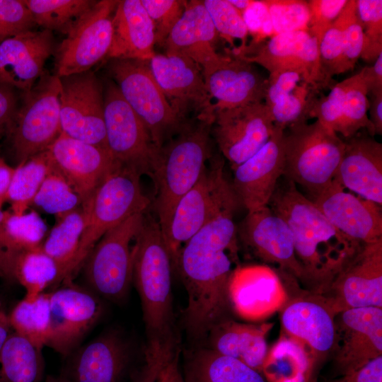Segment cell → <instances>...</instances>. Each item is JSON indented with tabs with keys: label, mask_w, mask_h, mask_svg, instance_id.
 Listing matches in <instances>:
<instances>
[{
	"label": "cell",
	"mask_w": 382,
	"mask_h": 382,
	"mask_svg": "<svg viewBox=\"0 0 382 382\" xmlns=\"http://www.w3.org/2000/svg\"><path fill=\"white\" fill-rule=\"evenodd\" d=\"M235 214L219 216L182 247L176 272L187 294L183 321L188 335L204 340L217 323L228 319L231 310L228 286L239 267Z\"/></svg>",
	"instance_id": "cell-1"
},
{
	"label": "cell",
	"mask_w": 382,
	"mask_h": 382,
	"mask_svg": "<svg viewBox=\"0 0 382 382\" xmlns=\"http://www.w3.org/2000/svg\"><path fill=\"white\" fill-rule=\"evenodd\" d=\"M278 183L269 207L289 226L303 280L324 293L361 244L341 233L291 181Z\"/></svg>",
	"instance_id": "cell-2"
},
{
	"label": "cell",
	"mask_w": 382,
	"mask_h": 382,
	"mask_svg": "<svg viewBox=\"0 0 382 382\" xmlns=\"http://www.w3.org/2000/svg\"><path fill=\"white\" fill-rule=\"evenodd\" d=\"M173 271L158 221L144 215L132 246V284L141 301L146 350L173 353L180 349L173 306Z\"/></svg>",
	"instance_id": "cell-3"
},
{
	"label": "cell",
	"mask_w": 382,
	"mask_h": 382,
	"mask_svg": "<svg viewBox=\"0 0 382 382\" xmlns=\"http://www.w3.org/2000/svg\"><path fill=\"white\" fill-rule=\"evenodd\" d=\"M198 121L194 125L185 124L158 148L152 164L154 205L165 243L178 203L198 181L212 156V124Z\"/></svg>",
	"instance_id": "cell-4"
},
{
	"label": "cell",
	"mask_w": 382,
	"mask_h": 382,
	"mask_svg": "<svg viewBox=\"0 0 382 382\" xmlns=\"http://www.w3.org/2000/svg\"><path fill=\"white\" fill-rule=\"evenodd\" d=\"M141 175L117 164L82 207L86 226L71 267L69 280L78 272L96 243L108 231L129 216L145 213L151 204L141 186Z\"/></svg>",
	"instance_id": "cell-5"
},
{
	"label": "cell",
	"mask_w": 382,
	"mask_h": 382,
	"mask_svg": "<svg viewBox=\"0 0 382 382\" xmlns=\"http://www.w3.org/2000/svg\"><path fill=\"white\" fill-rule=\"evenodd\" d=\"M283 177L317 196L334 180L345 144L318 120L292 125L284 129Z\"/></svg>",
	"instance_id": "cell-6"
},
{
	"label": "cell",
	"mask_w": 382,
	"mask_h": 382,
	"mask_svg": "<svg viewBox=\"0 0 382 382\" xmlns=\"http://www.w3.org/2000/svg\"><path fill=\"white\" fill-rule=\"evenodd\" d=\"M210 162L173 212L166 245L175 272L185 243L209 223L222 215L235 214L241 206L226 177L224 160L218 157Z\"/></svg>",
	"instance_id": "cell-7"
},
{
	"label": "cell",
	"mask_w": 382,
	"mask_h": 382,
	"mask_svg": "<svg viewBox=\"0 0 382 382\" xmlns=\"http://www.w3.org/2000/svg\"><path fill=\"white\" fill-rule=\"evenodd\" d=\"M137 213L106 232L96 243L81 267L89 289L119 303L126 299L132 284V247L144 218Z\"/></svg>",
	"instance_id": "cell-8"
},
{
	"label": "cell",
	"mask_w": 382,
	"mask_h": 382,
	"mask_svg": "<svg viewBox=\"0 0 382 382\" xmlns=\"http://www.w3.org/2000/svg\"><path fill=\"white\" fill-rule=\"evenodd\" d=\"M61 82L56 75L42 74L25 92L11 123V144L17 166L47 149L61 134Z\"/></svg>",
	"instance_id": "cell-9"
},
{
	"label": "cell",
	"mask_w": 382,
	"mask_h": 382,
	"mask_svg": "<svg viewBox=\"0 0 382 382\" xmlns=\"http://www.w3.org/2000/svg\"><path fill=\"white\" fill-rule=\"evenodd\" d=\"M110 71L121 95L142 121L157 148L183 127V119L157 83L149 61L115 59Z\"/></svg>",
	"instance_id": "cell-10"
},
{
	"label": "cell",
	"mask_w": 382,
	"mask_h": 382,
	"mask_svg": "<svg viewBox=\"0 0 382 382\" xmlns=\"http://www.w3.org/2000/svg\"><path fill=\"white\" fill-rule=\"evenodd\" d=\"M117 3L96 1L65 33V38L56 50V76L60 78L88 71L108 55Z\"/></svg>",
	"instance_id": "cell-11"
},
{
	"label": "cell",
	"mask_w": 382,
	"mask_h": 382,
	"mask_svg": "<svg viewBox=\"0 0 382 382\" xmlns=\"http://www.w3.org/2000/svg\"><path fill=\"white\" fill-rule=\"evenodd\" d=\"M107 148L114 161L150 176L157 148L142 121L124 99L116 84L103 94Z\"/></svg>",
	"instance_id": "cell-12"
},
{
	"label": "cell",
	"mask_w": 382,
	"mask_h": 382,
	"mask_svg": "<svg viewBox=\"0 0 382 382\" xmlns=\"http://www.w3.org/2000/svg\"><path fill=\"white\" fill-rule=\"evenodd\" d=\"M59 79L61 132L108 150L103 94L96 76L88 71Z\"/></svg>",
	"instance_id": "cell-13"
},
{
	"label": "cell",
	"mask_w": 382,
	"mask_h": 382,
	"mask_svg": "<svg viewBox=\"0 0 382 382\" xmlns=\"http://www.w3.org/2000/svg\"><path fill=\"white\" fill-rule=\"evenodd\" d=\"M49 293L50 336L47 347L66 357L100 320L103 304L96 294L71 281Z\"/></svg>",
	"instance_id": "cell-14"
},
{
	"label": "cell",
	"mask_w": 382,
	"mask_h": 382,
	"mask_svg": "<svg viewBox=\"0 0 382 382\" xmlns=\"http://www.w3.org/2000/svg\"><path fill=\"white\" fill-rule=\"evenodd\" d=\"M274 129L270 110L261 102L216 109L211 132L221 154L234 170L268 141Z\"/></svg>",
	"instance_id": "cell-15"
},
{
	"label": "cell",
	"mask_w": 382,
	"mask_h": 382,
	"mask_svg": "<svg viewBox=\"0 0 382 382\" xmlns=\"http://www.w3.org/2000/svg\"><path fill=\"white\" fill-rule=\"evenodd\" d=\"M319 294L336 315L355 308H382V240L361 245Z\"/></svg>",
	"instance_id": "cell-16"
},
{
	"label": "cell",
	"mask_w": 382,
	"mask_h": 382,
	"mask_svg": "<svg viewBox=\"0 0 382 382\" xmlns=\"http://www.w3.org/2000/svg\"><path fill=\"white\" fill-rule=\"evenodd\" d=\"M334 365L340 376L352 374L382 356V308L347 309L335 318Z\"/></svg>",
	"instance_id": "cell-17"
},
{
	"label": "cell",
	"mask_w": 382,
	"mask_h": 382,
	"mask_svg": "<svg viewBox=\"0 0 382 382\" xmlns=\"http://www.w3.org/2000/svg\"><path fill=\"white\" fill-rule=\"evenodd\" d=\"M250 50V55L236 56L260 64L269 74L294 70L304 74L320 89L330 83L320 64L318 41L306 30L276 34L251 48L238 50L236 54Z\"/></svg>",
	"instance_id": "cell-18"
},
{
	"label": "cell",
	"mask_w": 382,
	"mask_h": 382,
	"mask_svg": "<svg viewBox=\"0 0 382 382\" xmlns=\"http://www.w3.org/2000/svg\"><path fill=\"white\" fill-rule=\"evenodd\" d=\"M149 66L166 98L181 118L184 119L189 109L195 110L198 120L212 125L216 109L199 65L183 56L155 54Z\"/></svg>",
	"instance_id": "cell-19"
},
{
	"label": "cell",
	"mask_w": 382,
	"mask_h": 382,
	"mask_svg": "<svg viewBox=\"0 0 382 382\" xmlns=\"http://www.w3.org/2000/svg\"><path fill=\"white\" fill-rule=\"evenodd\" d=\"M228 294L231 310L250 321L267 318L289 299L280 275L267 265L238 267L229 280Z\"/></svg>",
	"instance_id": "cell-20"
},
{
	"label": "cell",
	"mask_w": 382,
	"mask_h": 382,
	"mask_svg": "<svg viewBox=\"0 0 382 382\" xmlns=\"http://www.w3.org/2000/svg\"><path fill=\"white\" fill-rule=\"evenodd\" d=\"M284 129L274 127L268 141L233 170L231 182L240 205L248 212L269 206L285 167Z\"/></svg>",
	"instance_id": "cell-21"
},
{
	"label": "cell",
	"mask_w": 382,
	"mask_h": 382,
	"mask_svg": "<svg viewBox=\"0 0 382 382\" xmlns=\"http://www.w3.org/2000/svg\"><path fill=\"white\" fill-rule=\"evenodd\" d=\"M237 231L253 255L303 280L292 232L286 222L269 206L248 212Z\"/></svg>",
	"instance_id": "cell-22"
},
{
	"label": "cell",
	"mask_w": 382,
	"mask_h": 382,
	"mask_svg": "<svg viewBox=\"0 0 382 382\" xmlns=\"http://www.w3.org/2000/svg\"><path fill=\"white\" fill-rule=\"evenodd\" d=\"M281 311L284 332L308 348L318 369L334 352L336 314L325 298L316 293L289 299Z\"/></svg>",
	"instance_id": "cell-23"
},
{
	"label": "cell",
	"mask_w": 382,
	"mask_h": 382,
	"mask_svg": "<svg viewBox=\"0 0 382 382\" xmlns=\"http://www.w3.org/2000/svg\"><path fill=\"white\" fill-rule=\"evenodd\" d=\"M54 169L86 202L117 163L105 149L61 132L47 149Z\"/></svg>",
	"instance_id": "cell-24"
},
{
	"label": "cell",
	"mask_w": 382,
	"mask_h": 382,
	"mask_svg": "<svg viewBox=\"0 0 382 382\" xmlns=\"http://www.w3.org/2000/svg\"><path fill=\"white\" fill-rule=\"evenodd\" d=\"M311 200L347 238L361 245L382 240L381 207L346 192L335 178Z\"/></svg>",
	"instance_id": "cell-25"
},
{
	"label": "cell",
	"mask_w": 382,
	"mask_h": 382,
	"mask_svg": "<svg viewBox=\"0 0 382 382\" xmlns=\"http://www.w3.org/2000/svg\"><path fill=\"white\" fill-rule=\"evenodd\" d=\"M206 89L216 102L215 109H230L264 102L267 86L265 78L243 58L224 55L202 69Z\"/></svg>",
	"instance_id": "cell-26"
},
{
	"label": "cell",
	"mask_w": 382,
	"mask_h": 382,
	"mask_svg": "<svg viewBox=\"0 0 382 382\" xmlns=\"http://www.w3.org/2000/svg\"><path fill=\"white\" fill-rule=\"evenodd\" d=\"M54 50L53 34L48 30H30L5 40L0 43V82L29 91L43 74Z\"/></svg>",
	"instance_id": "cell-27"
},
{
	"label": "cell",
	"mask_w": 382,
	"mask_h": 382,
	"mask_svg": "<svg viewBox=\"0 0 382 382\" xmlns=\"http://www.w3.org/2000/svg\"><path fill=\"white\" fill-rule=\"evenodd\" d=\"M335 178L345 189L382 206V144L369 134L345 141Z\"/></svg>",
	"instance_id": "cell-28"
},
{
	"label": "cell",
	"mask_w": 382,
	"mask_h": 382,
	"mask_svg": "<svg viewBox=\"0 0 382 382\" xmlns=\"http://www.w3.org/2000/svg\"><path fill=\"white\" fill-rule=\"evenodd\" d=\"M131 349L117 330H109L78 349L66 376L72 382H120Z\"/></svg>",
	"instance_id": "cell-29"
},
{
	"label": "cell",
	"mask_w": 382,
	"mask_h": 382,
	"mask_svg": "<svg viewBox=\"0 0 382 382\" xmlns=\"http://www.w3.org/2000/svg\"><path fill=\"white\" fill-rule=\"evenodd\" d=\"M218 34L203 1H190L163 46L166 55L187 57L203 69L223 56L215 49Z\"/></svg>",
	"instance_id": "cell-30"
},
{
	"label": "cell",
	"mask_w": 382,
	"mask_h": 382,
	"mask_svg": "<svg viewBox=\"0 0 382 382\" xmlns=\"http://www.w3.org/2000/svg\"><path fill=\"white\" fill-rule=\"evenodd\" d=\"M319 89L298 71L269 74L264 103L274 127L285 129L292 125L307 122Z\"/></svg>",
	"instance_id": "cell-31"
},
{
	"label": "cell",
	"mask_w": 382,
	"mask_h": 382,
	"mask_svg": "<svg viewBox=\"0 0 382 382\" xmlns=\"http://www.w3.org/2000/svg\"><path fill=\"white\" fill-rule=\"evenodd\" d=\"M112 23V42L107 56L141 61L154 57V28L141 0L118 1Z\"/></svg>",
	"instance_id": "cell-32"
},
{
	"label": "cell",
	"mask_w": 382,
	"mask_h": 382,
	"mask_svg": "<svg viewBox=\"0 0 382 382\" xmlns=\"http://www.w3.org/2000/svg\"><path fill=\"white\" fill-rule=\"evenodd\" d=\"M273 323H241L226 319L215 325L205 339L212 350L244 363L261 374L267 353V335Z\"/></svg>",
	"instance_id": "cell-33"
},
{
	"label": "cell",
	"mask_w": 382,
	"mask_h": 382,
	"mask_svg": "<svg viewBox=\"0 0 382 382\" xmlns=\"http://www.w3.org/2000/svg\"><path fill=\"white\" fill-rule=\"evenodd\" d=\"M183 371L185 382H267L256 370L204 345L184 351Z\"/></svg>",
	"instance_id": "cell-34"
},
{
	"label": "cell",
	"mask_w": 382,
	"mask_h": 382,
	"mask_svg": "<svg viewBox=\"0 0 382 382\" xmlns=\"http://www.w3.org/2000/svg\"><path fill=\"white\" fill-rule=\"evenodd\" d=\"M261 374L267 382H316L317 369L308 348L284 332L267 350Z\"/></svg>",
	"instance_id": "cell-35"
},
{
	"label": "cell",
	"mask_w": 382,
	"mask_h": 382,
	"mask_svg": "<svg viewBox=\"0 0 382 382\" xmlns=\"http://www.w3.org/2000/svg\"><path fill=\"white\" fill-rule=\"evenodd\" d=\"M86 213L76 208L62 216L43 241L41 248L56 263L59 282H70V270L86 226Z\"/></svg>",
	"instance_id": "cell-36"
},
{
	"label": "cell",
	"mask_w": 382,
	"mask_h": 382,
	"mask_svg": "<svg viewBox=\"0 0 382 382\" xmlns=\"http://www.w3.org/2000/svg\"><path fill=\"white\" fill-rule=\"evenodd\" d=\"M42 350L13 331L0 352L2 382H43Z\"/></svg>",
	"instance_id": "cell-37"
},
{
	"label": "cell",
	"mask_w": 382,
	"mask_h": 382,
	"mask_svg": "<svg viewBox=\"0 0 382 382\" xmlns=\"http://www.w3.org/2000/svg\"><path fill=\"white\" fill-rule=\"evenodd\" d=\"M8 319L14 332L42 349L50 336V293L33 300L23 298L8 313Z\"/></svg>",
	"instance_id": "cell-38"
},
{
	"label": "cell",
	"mask_w": 382,
	"mask_h": 382,
	"mask_svg": "<svg viewBox=\"0 0 382 382\" xmlns=\"http://www.w3.org/2000/svg\"><path fill=\"white\" fill-rule=\"evenodd\" d=\"M47 150L39 153L15 168L7 193L13 214L21 215L38 192L46 177L53 170Z\"/></svg>",
	"instance_id": "cell-39"
},
{
	"label": "cell",
	"mask_w": 382,
	"mask_h": 382,
	"mask_svg": "<svg viewBox=\"0 0 382 382\" xmlns=\"http://www.w3.org/2000/svg\"><path fill=\"white\" fill-rule=\"evenodd\" d=\"M336 110L337 134H340L349 139L361 129H366L368 134L372 136L371 125L368 117V91L360 71L349 77L348 85L337 97Z\"/></svg>",
	"instance_id": "cell-40"
},
{
	"label": "cell",
	"mask_w": 382,
	"mask_h": 382,
	"mask_svg": "<svg viewBox=\"0 0 382 382\" xmlns=\"http://www.w3.org/2000/svg\"><path fill=\"white\" fill-rule=\"evenodd\" d=\"M58 267L41 247L20 254L15 266L14 282L25 289V299H35L47 288L58 286Z\"/></svg>",
	"instance_id": "cell-41"
},
{
	"label": "cell",
	"mask_w": 382,
	"mask_h": 382,
	"mask_svg": "<svg viewBox=\"0 0 382 382\" xmlns=\"http://www.w3.org/2000/svg\"><path fill=\"white\" fill-rule=\"evenodd\" d=\"M96 1L23 0L35 24L64 33Z\"/></svg>",
	"instance_id": "cell-42"
},
{
	"label": "cell",
	"mask_w": 382,
	"mask_h": 382,
	"mask_svg": "<svg viewBox=\"0 0 382 382\" xmlns=\"http://www.w3.org/2000/svg\"><path fill=\"white\" fill-rule=\"evenodd\" d=\"M33 203L59 217L78 208L82 200L69 183L53 169L43 181Z\"/></svg>",
	"instance_id": "cell-43"
},
{
	"label": "cell",
	"mask_w": 382,
	"mask_h": 382,
	"mask_svg": "<svg viewBox=\"0 0 382 382\" xmlns=\"http://www.w3.org/2000/svg\"><path fill=\"white\" fill-rule=\"evenodd\" d=\"M356 3L364 32L361 58L375 62L382 53V1L357 0Z\"/></svg>",
	"instance_id": "cell-44"
},
{
	"label": "cell",
	"mask_w": 382,
	"mask_h": 382,
	"mask_svg": "<svg viewBox=\"0 0 382 382\" xmlns=\"http://www.w3.org/2000/svg\"><path fill=\"white\" fill-rule=\"evenodd\" d=\"M274 35L308 29V1L299 0H266Z\"/></svg>",
	"instance_id": "cell-45"
},
{
	"label": "cell",
	"mask_w": 382,
	"mask_h": 382,
	"mask_svg": "<svg viewBox=\"0 0 382 382\" xmlns=\"http://www.w3.org/2000/svg\"><path fill=\"white\" fill-rule=\"evenodd\" d=\"M203 3L217 33L228 40H241L243 45L239 50L244 48L248 30L241 13L228 0H205Z\"/></svg>",
	"instance_id": "cell-46"
},
{
	"label": "cell",
	"mask_w": 382,
	"mask_h": 382,
	"mask_svg": "<svg viewBox=\"0 0 382 382\" xmlns=\"http://www.w3.org/2000/svg\"><path fill=\"white\" fill-rule=\"evenodd\" d=\"M6 227L11 237L23 250L40 248L47 231L44 221L34 211L21 215L8 213Z\"/></svg>",
	"instance_id": "cell-47"
},
{
	"label": "cell",
	"mask_w": 382,
	"mask_h": 382,
	"mask_svg": "<svg viewBox=\"0 0 382 382\" xmlns=\"http://www.w3.org/2000/svg\"><path fill=\"white\" fill-rule=\"evenodd\" d=\"M141 2L153 23L156 44L163 46L183 15L187 1L141 0Z\"/></svg>",
	"instance_id": "cell-48"
},
{
	"label": "cell",
	"mask_w": 382,
	"mask_h": 382,
	"mask_svg": "<svg viewBox=\"0 0 382 382\" xmlns=\"http://www.w3.org/2000/svg\"><path fill=\"white\" fill-rule=\"evenodd\" d=\"M35 24L23 0H0V43L30 30Z\"/></svg>",
	"instance_id": "cell-49"
},
{
	"label": "cell",
	"mask_w": 382,
	"mask_h": 382,
	"mask_svg": "<svg viewBox=\"0 0 382 382\" xmlns=\"http://www.w3.org/2000/svg\"><path fill=\"white\" fill-rule=\"evenodd\" d=\"M347 0H311L308 1L309 21L307 30L320 43L324 33L338 17Z\"/></svg>",
	"instance_id": "cell-50"
},
{
	"label": "cell",
	"mask_w": 382,
	"mask_h": 382,
	"mask_svg": "<svg viewBox=\"0 0 382 382\" xmlns=\"http://www.w3.org/2000/svg\"><path fill=\"white\" fill-rule=\"evenodd\" d=\"M8 212L0 207V278L14 282V270L21 249L13 240L6 227Z\"/></svg>",
	"instance_id": "cell-51"
},
{
	"label": "cell",
	"mask_w": 382,
	"mask_h": 382,
	"mask_svg": "<svg viewBox=\"0 0 382 382\" xmlns=\"http://www.w3.org/2000/svg\"><path fill=\"white\" fill-rule=\"evenodd\" d=\"M241 16L248 33L260 36L274 33L270 14L263 1H253Z\"/></svg>",
	"instance_id": "cell-52"
},
{
	"label": "cell",
	"mask_w": 382,
	"mask_h": 382,
	"mask_svg": "<svg viewBox=\"0 0 382 382\" xmlns=\"http://www.w3.org/2000/svg\"><path fill=\"white\" fill-rule=\"evenodd\" d=\"M174 354L145 350V363L135 373L132 382H156L160 370Z\"/></svg>",
	"instance_id": "cell-53"
},
{
	"label": "cell",
	"mask_w": 382,
	"mask_h": 382,
	"mask_svg": "<svg viewBox=\"0 0 382 382\" xmlns=\"http://www.w3.org/2000/svg\"><path fill=\"white\" fill-rule=\"evenodd\" d=\"M328 382H382V356L357 371L342 375L339 378Z\"/></svg>",
	"instance_id": "cell-54"
},
{
	"label": "cell",
	"mask_w": 382,
	"mask_h": 382,
	"mask_svg": "<svg viewBox=\"0 0 382 382\" xmlns=\"http://www.w3.org/2000/svg\"><path fill=\"white\" fill-rule=\"evenodd\" d=\"M16 108L13 88L0 82V127L10 123Z\"/></svg>",
	"instance_id": "cell-55"
},
{
	"label": "cell",
	"mask_w": 382,
	"mask_h": 382,
	"mask_svg": "<svg viewBox=\"0 0 382 382\" xmlns=\"http://www.w3.org/2000/svg\"><path fill=\"white\" fill-rule=\"evenodd\" d=\"M369 121L372 129V136L382 134V89L368 93Z\"/></svg>",
	"instance_id": "cell-56"
},
{
	"label": "cell",
	"mask_w": 382,
	"mask_h": 382,
	"mask_svg": "<svg viewBox=\"0 0 382 382\" xmlns=\"http://www.w3.org/2000/svg\"><path fill=\"white\" fill-rule=\"evenodd\" d=\"M360 72L368 93L382 89V53L372 66H364Z\"/></svg>",
	"instance_id": "cell-57"
},
{
	"label": "cell",
	"mask_w": 382,
	"mask_h": 382,
	"mask_svg": "<svg viewBox=\"0 0 382 382\" xmlns=\"http://www.w3.org/2000/svg\"><path fill=\"white\" fill-rule=\"evenodd\" d=\"M180 350H177L160 370L156 382H185L179 369Z\"/></svg>",
	"instance_id": "cell-58"
},
{
	"label": "cell",
	"mask_w": 382,
	"mask_h": 382,
	"mask_svg": "<svg viewBox=\"0 0 382 382\" xmlns=\"http://www.w3.org/2000/svg\"><path fill=\"white\" fill-rule=\"evenodd\" d=\"M14 170L0 161V207L7 200V193Z\"/></svg>",
	"instance_id": "cell-59"
},
{
	"label": "cell",
	"mask_w": 382,
	"mask_h": 382,
	"mask_svg": "<svg viewBox=\"0 0 382 382\" xmlns=\"http://www.w3.org/2000/svg\"><path fill=\"white\" fill-rule=\"evenodd\" d=\"M12 332L8 313L3 308L0 302V352Z\"/></svg>",
	"instance_id": "cell-60"
},
{
	"label": "cell",
	"mask_w": 382,
	"mask_h": 382,
	"mask_svg": "<svg viewBox=\"0 0 382 382\" xmlns=\"http://www.w3.org/2000/svg\"><path fill=\"white\" fill-rule=\"evenodd\" d=\"M228 2L242 13L252 3L250 0H228Z\"/></svg>",
	"instance_id": "cell-61"
},
{
	"label": "cell",
	"mask_w": 382,
	"mask_h": 382,
	"mask_svg": "<svg viewBox=\"0 0 382 382\" xmlns=\"http://www.w3.org/2000/svg\"><path fill=\"white\" fill-rule=\"evenodd\" d=\"M43 382H72L66 376H47Z\"/></svg>",
	"instance_id": "cell-62"
},
{
	"label": "cell",
	"mask_w": 382,
	"mask_h": 382,
	"mask_svg": "<svg viewBox=\"0 0 382 382\" xmlns=\"http://www.w3.org/2000/svg\"><path fill=\"white\" fill-rule=\"evenodd\" d=\"M0 382H2V381L1 380V378H0Z\"/></svg>",
	"instance_id": "cell-63"
}]
</instances>
